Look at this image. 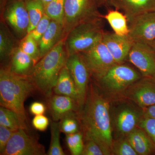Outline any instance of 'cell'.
I'll return each mask as SVG.
<instances>
[{"label":"cell","mask_w":155,"mask_h":155,"mask_svg":"<svg viewBox=\"0 0 155 155\" xmlns=\"http://www.w3.org/2000/svg\"><path fill=\"white\" fill-rule=\"evenodd\" d=\"M79 54L91 76L97 81L99 80L116 64L102 41Z\"/></svg>","instance_id":"obj_6"},{"label":"cell","mask_w":155,"mask_h":155,"mask_svg":"<svg viewBox=\"0 0 155 155\" xmlns=\"http://www.w3.org/2000/svg\"><path fill=\"white\" fill-rule=\"evenodd\" d=\"M127 138L138 155H150L155 150L153 143L141 127H136L127 136Z\"/></svg>","instance_id":"obj_20"},{"label":"cell","mask_w":155,"mask_h":155,"mask_svg":"<svg viewBox=\"0 0 155 155\" xmlns=\"http://www.w3.org/2000/svg\"><path fill=\"white\" fill-rule=\"evenodd\" d=\"M5 19L19 35H27L29 19L25 0H1Z\"/></svg>","instance_id":"obj_10"},{"label":"cell","mask_w":155,"mask_h":155,"mask_svg":"<svg viewBox=\"0 0 155 155\" xmlns=\"http://www.w3.org/2000/svg\"><path fill=\"white\" fill-rule=\"evenodd\" d=\"M99 7L108 5L110 0H95Z\"/></svg>","instance_id":"obj_39"},{"label":"cell","mask_w":155,"mask_h":155,"mask_svg":"<svg viewBox=\"0 0 155 155\" xmlns=\"http://www.w3.org/2000/svg\"><path fill=\"white\" fill-rule=\"evenodd\" d=\"M15 48L12 36L6 29L5 27L1 24L0 29V57L3 60L8 57L10 58L11 53Z\"/></svg>","instance_id":"obj_28"},{"label":"cell","mask_w":155,"mask_h":155,"mask_svg":"<svg viewBox=\"0 0 155 155\" xmlns=\"http://www.w3.org/2000/svg\"><path fill=\"white\" fill-rule=\"evenodd\" d=\"M141 75L132 67L123 64H116L97 81L108 91L117 93L126 90L141 78Z\"/></svg>","instance_id":"obj_7"},{"label":"cell","mask_w":155,"mask_h":155,"mask_svg":"<svg viewBox=\"0 0 155 155\" xmlns=\"http://www.w3.org/2000/svg\"><path fill=\"white\" fill-rule=\"evenodd\" d=\"M142 109L143 117L155 119V104Z\"/></svg>","instance_id":"obj_38"},{"label":"cell","mask_w":155,"mask_h":155,"mask_svg":"<svg viewBox=\"0 0 155 155\" xmlns=\"http://www.w3.org/2000/svg\"><path fill=\"white\" fill-rule=\"evenodd\" d=\"M36 88L28 77L17 75L8 67L0 70V104L14 111L19 117L22 129L28 130L24 102Z\"/></svg>","instance_id":"obj_2"},{"label":"cell","mask_w":155,"mask_h":155,"mask_svg":"<svg viewBox=\"0 0 155 155\" xmlns=\"http://www.w3.org/2000/svg\"><path fill=\"white\" fill-rule=\"evenodd\" d=\"M38 1L41 2L45 6L47 5L48 3L51 2L52 0H38Z\"/></svg>","instance_id":"obj_40"},{"label":"cell","mask_w":155,"mask_h":155,"mask_svg":"<svg viewBox=\"0 0 155 155\" xmlns=\"http://www.w3.org/2000/svg\"><path fill=\"white\" fill-rule=\"evenodd\" d=\"M10 58L8 68L11 72L20 76L28 77L35 65L32 58L19 47L14 48Z\"/></svg>","instance_id":"obj_19"},{"label":"cell","mask_w":155,"mask_h":155,"mask_svg":"<svg viewBox=\"0 0 155 155\" xmlns=\"http://www.w3.org/2000/svg\"><path fill=\"white\" fill-rule=\"evenodd\" d=\"M109 22L114 33L122 36H127L129 33L128 22L125 14L118 10H110L103 16Z\"/></svg>","instance_id":"obj_22"},{"label":"cell","mask_w":155,"mask_h":155,"mask_svg":"<svg viewBox=\"0 0 155 155\" xmlns=\"http://www.w3.org/2000/svg\"><path fill=\"white\" fill-rule=\"evenodd\" d=\"M127 60L138 69L143 77L155 79V51L151 46L133 42Z\"/></svg>","instance_id":"obj_11"},{"label":"cell","mask_w":155,"mask_h":155,"mask_svg":"<svg viewBox=\"0 0 155 155\" xmlns=\"http://www.w3.org/2000/svg\"><path fill=\"white\" fill-rule=\"evenodd\" d=\"M139 126L146 131L155 145V119L143 117Z\"/></svg>","instance_id":"obj_33"},{"label":"cell","mask_w":155,"mask_h":155,"mask_svg":"<svg viewBox=\"0 0 155 155\" xmlns=\"http://www.w3.org/2000/svg\"><path fill=\"white\" fill-rule=\"evenodd\" d=\"M81 155H103L101 149L96 143L91 140H86Z\"/></svg>","instance_id":"obj_35"},{"label":"cell","mask_w":155,"mask_h":155,"mask_svg":"<svg viewBox=\"0 0 155 155\" xmlns=\"http://www.w3.org/2000/svg\"><path fill=\"white\" fill-rule=\"evenodd\" d=\"M16 130L0 125V155H4L6 146Z\"/></svg>","instance_id":"obj_34"},{"label":"cell","mask_w":155,"mask_h":155,"mask_svg":"<svg viewBox=\"0 0 155 155\" xmlns=\"http://www.w3.org/2000/svg\"><path fill=\"white\" fill-rule=\"evenodd\" d=\"M19 47L32 58L35 64H36L40 60L38 44L30 34L26 35L22 40Z\"/></svg>","instance_id":"obj_27"},{"label":"cell","mask_w":155,"mask_h":155,"mask_svg":"<svg viewBox=\"0 0 155 155\" xmlns=\"http://www.w3.org/2000/svg\"><path fill=\"white\" fill-rule=\"evenodd\" d=\"M29 19L27 34L36 27L45 14V6L38 0H25Z\"/></svg>","instance_id":"obj_23"},{"label":"cell","mask_w":155,"mask_h":155,"mask_svg":"<svg viewBox=\"0 0 155 155\" xmlns=\"http://www.w3.org/2000/svg\"><path fill=\"white\" fill-rule=\"evenodd\" d=\"M60 121L61 132L66 135L80 132L81 127L78 112H70L65 115Z\"/></svg>","instance_id":"obj_24"},{"label":"cell","mask_w":155,"mask_h":155,"mask_svg":"<svg viewBox=\"0 0 155 155\" xmlns=\"http://www.w3.org/2000/svg\"><path fill=\"white\" fill-rule=\"evenodd\" d=\"M127 37L133 42L151 46L155 40V11L140 14L128 21Z\"/></svg>","instance_id":"obj_8"},{"label":"cell","mask_w":155,"mask_h":155,"mask_svg":"<svg viewBox=\"0 0 155 155\" xmlns=\"http://www.w3.org/2000/svg\"><path fill=\"white\" fill-rule=\"evenodd\" d=\"M102 18L84 22L70 31L64 39L68 56L86 51L102 41Z\"/></svg>","instance_id":"obj_4"},{"label":"cell","mask_w":155,"mask_h":155,"mask_svg":"<svg viewBox=\"0 0 155 155\" xmlns=\"http://www.w3.org/2000/svg\"><path fill=\"white\" fill-rule=\"evenodd\" d=\"M32 124L37 130L44 131L47 129L49 121L47 117L44 115H37L32 119Z\"/></svg>","instance_id":"obj_36"},{"label":"cell","mask_w":155,"mask_h":155,"mask_svg":"<svg viewBox=\"0 0 155 155\" xmlns=\"http://www.w3.org/2000/svg\"><path fill=\"white\" fill-rule=\"evenodd\" d=\"M151 46L153 48V49L155 51V40L153 41V43L152 45H151Z\"/></svg>","instance_id":"obj_41"},{"label":"cell","mask_w":155,"mask_h":155,"mask_svg":"<svg viewBox=\"0 0 155 155\" xmlns=\"http://www.w3.org/2000/svg\"><path fill=\"white\" fill-rule=\"evenodd\" d=\"M102 41L113 56L116 64H123L127 60L133 42L127 36L115 33L104 32Z\"/></svg>","instance_id":"obj_15"},{"label":"cell","mask_w":155,"mask_h":155,"mask_svg":"<svg viewBox=\"0 0 155 155\" xmlns=\"http://www.w3.org/2000/svg\"><path fill=\"white\" fill-rule=\"evenodd\" d=\"M51 140L47 155H65L60 142V130L59 122L50 120Z\"/></svg>","instance_id":"obj_25"},{"label":"cell","mask_w":155,"mask_h":155,"mask_svg":"<svg viewBox=\"0 0 155 155\" xmlns=\"http://www.w3.org/2000/svg\"><path fill=\"white\" fill-rule=\"evenodd\" d=\"M25 129L16 130L9 140L3 155H46L44 146Z\"/></svg>","instance_id":"obj_9"},{"label":"cell","mask_w":155,"mask_h":155,"mask_svg":"<svg viewBox=\"0 0 155 155\" xmlns=\"http://www.w3.org/2000/svg\"><path fill=\"white\" fill-rule=\"evenodd\" d=\"M67 58L64 39H62L35 65L31 72L28 77L35 87L47 97L51 96Z\"/></svg>","instance_id":"obj_3"},{"label":"cell","mask_w":155,"mask_h":155,"mask_svg":"<svg viewBox=\"0 0 155 155\" xmlns=\"http://www.w3.org/2000/svg\"><path fill=\"white\" fill-rule=\"evenodd\" d=\"M143 111H140L129 104H123L115 111L114 123L117 133L124 136H127L143 119Z\"/></svg>","instance_id":"obj_14"},{"label":"cell","mask_w":155,"mask_h":155,"mask_svg":"<svg viewBox=\"0 0 155 155\" xmlns=\"http://www.w3.org/2000/svg\"><path fill=\"white\" fill-rule=\"evenodd\" d=\"M66 135V143L71 154H82L84 145L83 133L79 132Z\"/></svg>","instance_id":"obj_30"},{"label":"cell","mask_w":155,"mask_h":155,"mask_svg":"<svg viewBox=\"0 0 155 155\" xmlns=\"http://www.w3.org/2000/svg\"><path fill=\"white\" fill-rule=\"evenodd\" d=\"M65 2V0H52L45 6V14L51 19L63 24Z\"/></svg>","instance_id":"obj_29"},{"label":"cell","mask_w":155,"mask_h":155,"mask_svg":"<svg viewBox=\"0 0 155 155\" xmlns=\"http://www.w3.org/2000/svg\"><path fill=\"white\" fill-rule=\"evenodd\" d=\"M53 91L56 94L70 97L78 103V95L75 82L66 66L61 70Z\"/></svg>","instance_id":"obj_21"},{"label":"cell","mask_w":155,"mask_h":155,"mask_svg":"<svg viewBox=\"0 0 155 155\" xmlns=\"http://www.w3.org/2000/svg\"><path fill=\"white\" fill-rule=\"evenodd\" d=\"M29 110L32 115H43L46 110V107L43 104L38 102H35L31 104L29 107Z\"/></svg>","instance_id":"obj_37"},{"label":"cell","mask_w":155,"mask_h":155,"mask_svg":"<svg viewBox=\"0 0 155 155\" xmlns=\"http://www.w3.org/2000/svg\"><path fill=\"white\" fill-rule=\"evenodd\" d=\"M112 152L114 154L117 155H137L127 138H121L114 142Z\"/></svg>","instance_id":"obj_31"},{"label":"cell","mask_w":155,"mask_h":155,"mask_svg":"<svg viewBox=\"0 0 155 155\" xmlns=\"http://www.w3.org/2000/svg\"><path fill=\"white\" fill-rule=\"evenodd\" d=\"M62 23L51 19L47 30L38 43L41 59L45 55L60 41L64 39Z\"/></svg>","instance_id":"obj_18"},{"label":"cell","mask_w":155,"mask_h":155,"mask_svg":"<svg viewBox=\"0 0 155 155\" xmlns=\"http://www.w3.org/2000/svg\"><path fill=\"white\" fill-rule=\"evenodd\" d=\"M128 99L144 108L155 104V79L144 77L130 85L125 91Z\"/></svg>","instance_id":"obj_13"},{"label":"cell","mask_w":155,"mask_h":155,"mask_svg":"<svg viewBox=\"0 0 155 155\" xmlns=\"http://www.w3.org/2000/svg\"><path fill=\"white\" fill-rule=\"evenodd\" d=\"M108 5L123 11L127 22L140 14L155 11V0H110Z\"/></svg>","instance_id":"obj_16"},{"label":"cell","mask_w":155,"mask_h":155,"mask_svg":"<svg viewBox=\"0 0 155 155\" xmlns=\"http://www.w3.org/2000/svg\"><path fill=\"white\" fill-rule=\"evenodd\" d=\"M51 19L47 14H45L36 27L29 33L35 40L38 44L45 32L47 30L51 22Z\"/></svg>","instance_id":"obj_32"},{"label":"cell","mask_w":155,"mask_h":155,"mask_svg":"<svg viewBox=\"0 0 155 155\" xmlns=\"http://www.w3.org/2000/svg\"><path fill=\"white\" fill-rule=\"evenodd\" d=\"M48 107L53 120L57 122L70 112H78L80 108L78 103L70 97L56 94L50 97Z\"/></svg>","instance_id":"obj_17"},{"label":"cell","mask_w":155,"mask_h":155,"mask_svg":"<svg viewBox=\"0 0 155 155\" xmlns=\"http://www.w3.org/2000/svg\"><path fill=\"white\" fill-rule=\"evenodd\" d=\"M65 66L75 82L80 108L86 99L90 74L79 53L68 56Z\"/></svg>","instance_id":"obj_12"},{"label":"cell","mask_w":155,"mask_h":155,"mask_svg":"<svg viewBox=\"0 0 155 155\" xmlns=\"http://www.w3.org/2000/svg\"><path fill=\"white\" fill-rule=\"evenodd\" d=\"M0 125L14 130L22 128L17 114L12 110L3 106L0 107Z\"/></svg>","instance_id":"obj_26"},{"label":"cell","mask_w":155,"mask_h":155,"mask_svg":"<svg viewBox=\"0 0 155 155\" xmlns=\"http://www.w3.org/2000/svg\"><path fill=\"white\" fill-rule=\"evenodd\" d=\"M84 139L93 140L101 149L104 155L113 154V135L109 102L95 84L91 83L85 101L79 109Z\"/></svg>","instance_id":"obj_1"},{"label":"cell","mask_w":155,"mask_h":155,"mask_svg":"<svg viewBox=\"0 0 155 155\" xmlns=\"http://www.w3.org/2000/svg\"><path fill=\"white\" fill-rule=\"evenodd\" d=\"M95 0H65L63 27L64 39L70 31L84 22L103 17Z\"/></svg>","instance_id":"obj_5"}]
</instances>
